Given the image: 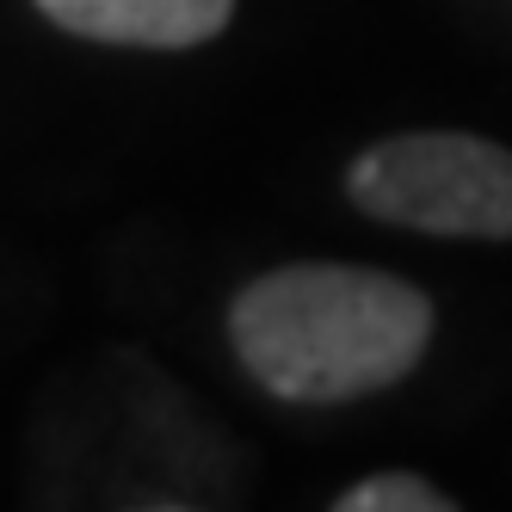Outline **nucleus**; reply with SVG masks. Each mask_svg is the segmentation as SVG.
<instances>
[{
  "instance_id": "1",
  "label": "nucleus",
  "mask_w": 512,
  "mask_h": 512,
  "mask_svg": "<svg viewBox=\"0 0 512 512\" xmlns=\"http://www.w3.org/2000/svg\"><path fill=\"white\" fill-rule=\"evenodd\" d=\"M229 340L278 401L334 408L401 383L432 346V297L377 266H278L241 284Z\"/></svg>"
},
{
  "instance_id": "3",
  "label": "nucleus",
  "mask_w": 512,
  "mask_h": 512,
  "mask_svg": "<svg viewBox=\"0 0 512 512\" xmlns=\"http://www.w3.org/2000/svg\"><path fill=\"white\" fill-rule=\"evenodd\" d=\"M38 13L93 44L192 50L235 19V0H38Z\"/></svg>"
},
{
  "instance_id": "2",
  "label": "nucleus",
  "mask_w": 512,
  "mask_h": 512,
  "mask_svg": "<svg viewBox=\"0 0 512 512\" xmlns=\"http://www.w3.org/2000/svg\"><path fill=\"white\" fill-rule=\"evenodd\" d=\"M346 198L395 229L512 241V149L463 130H408L346 167Z\"/></svg>"
},
{
  "instance_id": "4",
  "label": "nucleus",
  "mask_w": 512,
  "mask_h": 512,
  "mask_svg": "<svg viewBox=\"0 0 512 512\" xmlns=\"http://www.w3.org/2000/svg\"><path fill=\"white\" fill-rule=\"evenodd\" d=\"M457 500L445 488H432L426 475H408V469H389V475H364L352 482L334 512H451Z\"/></svg>"
}]
</instances>
